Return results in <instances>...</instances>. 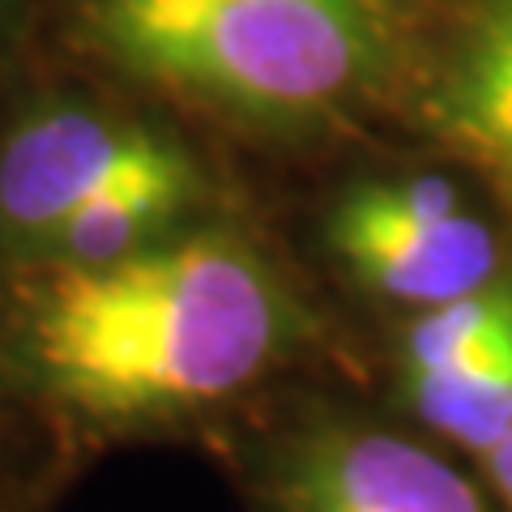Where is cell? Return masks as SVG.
Listing matches in <instances>:
<instances>
[{"label":"cell","instance_id":"cell-7","mask_svg":"<svg viewBox=\"0 0 512 512\" xmlns=\"http://www.w3.org/2000/svg\"><path fill=\"white\" fill-rule=\"evenodd\" d=\"M192 192H197V171L184 154H175L171 163L128 175L86 205H77L47 235V244L69 265H111L146 248V239L158 227H167L175 214L188 210Z\"/></svg>","mask_w":512,"mask_h":512},{"label":"cell","instance_id":"cell-1","mask_svg":"<svg viewBox=\"0 0 512 512\" xmlns=\"http://www.w3.org/2000/svg\"><path fill=\"white\" fill-rule=\"evenodd\" d=\"M278 346L282 303L265 269L239 244L188 239L43 282L22 367L47 406L128 427L248 389Z\"/></svg>","mask_w":512,"mask_h":512},{"label":"cell","instance_id":"cell-4","mask_svg":"<svg viewBox=\"0 0 512 512\" xmlns=\"http://www.w3.org/2000/svg\"><path fill=\"white\" fill-rule=\"evenodd\" d=\"M175 154L180 150L150 128L90 111H47L0 150V222L13 235L47 244L77 205L128 175L171 163Z\"/></svg>","mask_w":512,"mask_h":512},{"label":"cell","instance_id":"cell-3","mask_svg":"<svg viewBox=\"0 0 512 512\" xmlns=\"http://www.w3.org/2000/svg\"><path fill=\"white\" fill-rule=\"evenodd\" d=\"M329 244L363 286L427 308L483 291L495 274V235L444 180L355 188L333 214Z\"/></svg>","mask_w":512,"mask_h":512},{"label":"cell","instance_id":"cell-8","mask_svg":"<svg viewBox=\"0 0 512 512\" xmlns=\"http://www.w3.org/2000/svg\"><path fill=\"white\" fill-rule=\"evenodd\" d=\"M402 384L419 419L487 457L512 431V325L470 359L402 376Z\"/></svg>","mask_w":512,"mask_h":512},{"label":"cell","instance_id":"cell-5","mask_svg":"<svg viewBox=\"0 0 512 512\" xmlns=\"http://www.w3.org/2000/svg\"><path fill=\"white\" fill-rule=\"evenodd\" d=\"M282 512H487L470 478L389 431L338 427L299 448Z\"/></svg>","mask_w":512,"mask_h":512},{"label":"cell","instance_id":"cell-9","mask_svg":"<svg viewBox=\"0 0 512 512\" xmlns=\"http://www.w3.org/2000/svg\"><path fill=\"white\" fill-rule=\"evenodd\" d=\"M512 325V282H491L483 291L448 299L414 320L402 346V376H423L436 367L470 359L474 350L491 346Z\"/></svg>","mask_w":512,"mask_h":512},{"label":"cell","instance_id":"cell-6","mask_svg":"<svg viewBox=\"0 0 512 512\" xmlns=\"http://www.w3.org/2000/svg\"><path fill=\"white\" fill-rule=\"evenodd\" d=\"M436 116L512 184V0H483L436 94Z\"/></svg>","mask_w":512,"mask_h":512},{"label":"cell","instance_id":"cell-10","mask_svg":"<svg viewBox=\"0 0 512 512\" xmlns=\"http://www.w3.org/2000/svg\"><path fill=\"white\" fill-rule=\"evenodd\" d=\"M487 470H491L495 487H500V495L508 500V512H512V431L487 453Z\"/></svg>","mask_w":512,"mask_h":512},{"label":"cell","instance_id":"cell-2","mask_svg":"<svg viewBox=\"0 0 512 512\" xmlns=\"http://www.w3.org/2000/svg\"><path fill=\"white\" fill-rule=\"evenodd\" d=\"M99 30L154 82L282 116L363 82L380 43V0H99Z\"/></svg>","mask_w":512,"mask_h":512}]
</instances>
